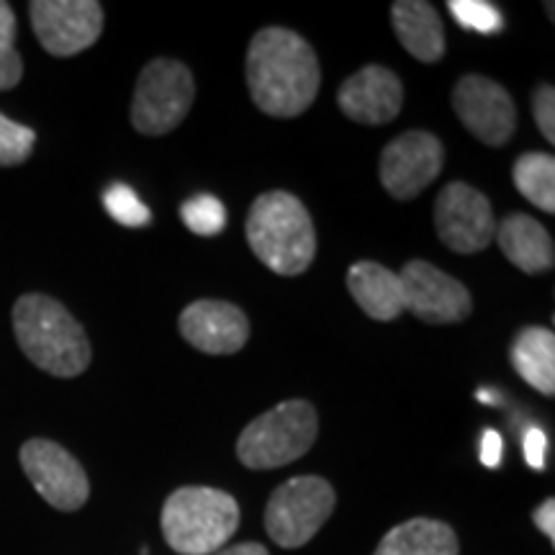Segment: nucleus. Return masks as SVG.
<instances>
[{"mask_svg": "<svg viewBox=\"0 0 555 555\" xmlns=\"http://www.w3.org/2000/svg\"><path fill=\"white\" fill-rule=\"evenodd\" d=\"M532 519H535L538 530L543 532V535L551 540V543H555V502H553V499H545V502L535 509Z\"/></svg>", "mask_w": 555, "mask_h": 555, "instance_id": "nucleus-31", "label": "nucleus"}, {"mask_svg": "<svg viewBox=\"0 0 555 555\" xmlns=\"http://www.w3.org/2000/svg\"><path fill=\"white\" fill-rule=\"evenodd\" d=\"M393 31L401 47L420 62H437L446 54L442 18L425 0H397L391 9Z\"/></svg>", "mask_w": 555, "mask_h": 555, "instance_id": "nucleus-18", "label": "nucleus"}, {"mask_svg": "<svg viewBox=\"0 0 555 555\" xmlns=\"http://www.w3.org/2000/svg\"><path fill=\"white\" fill-rule=\"evenodd\" d=\"M247 242L278 275H301L317 255V232L307 206L286 191L262 193L247 214Z\"/></svg>", "mask_w": 555, "mask_h": 555, "instance_id": "nucleus-3", "label": "nucleus"}, {"mask_svg": "<svg viewBox=\"0 0 555 555\" xmlns=\"http://www.w3.org/2000/svg\"><path fill=\"white\" fill-rule=\"evenodd\" d=\"M532 111H535L538 129L543 131L547 142L555 144V90L553 86H540L535 99H532Z\"/></svg>", "mask_w": 555, "mask_h": 555, "instance_id": "nucleus-26", "label": "nucleus"}, {"mask_svg": "<svg viewBox=\"0 0 555 555\" xmlns=\"http://www.w3.org/2000/svg\"><path fill=\"white\" fill-rule=\"evenodd\" d=\"M450 13L461 26L478 34H496L504 29V16L496 5L483 3V0H450Z\"/></svg>", "mask_w": 555, "mask_h": 555, "instance_id": "nucleus-24", "label": "nucleus"}, {"mask_svg": "<svg viewBox=\"0 0 555 555\" xmlns=\"http://www.w3.org/2000/svg\"><path fill=\"white\" fill-rule=\"evenodd\" d=\"M404 288V311L427 324H457L470 314V294L461 281L442 273L433 262L412 260L399 273Z\"/></svg>", "mask_w": 555, "mask_h": 555, "instance_id": "nucleus-13", "label": "nucleus"}, {"mask_svg": "<svg viewBox=\"0 0 555 555\" xmlns=\"http://www.w3.org/2000/svg\"><path fill=\"white\" fill-rule=\"evenodd\" d=\"M37 144V131L11 121L9 116L0 114V168H13V165L26 163Z\"/></svg>", "mask_w": 555, "mask_h": 555, "instance_id": "nucleus-23", "label": "nucleus"}, {"mask_svg": "<svg viewBox=\"0 0 555 555\" xmlns=\"http://www.w3.org/2000/svg\"><path fill=\"white\" fill-rule=\"evenodd\" d=\"M214 555H270V553L268 547H262L260 543H240L232 547H221V551Z\"/></svg>", "mask_w": 555, "mask_h": 555, "instance_id": "nucleus-32", "label": "nucleus"}, {"mask_svg": "<svg viewBox=\"0 0 555 555\" xmlns=\"http://www.w3.org/2000/svg\"><path fill=\"white\" fill-rule=\"evenodd\" d=\"M29 16L39 44L52 57L86 52L103 31V5L95 0H34Z\"/></svg>", "mask_w": 555, "mask_h": 555, "instance_id": "nucleus-9", "label": "nucleus"}, {"mask_svg": "<svg viewBox=\"0 0 555 555\" xmlns=\"http://www.w3.org/2000/svg\"><path fill=\"white\" fill-rule=\"evenodd\" d=\"M435 227L442 245L461 255L481 253L494 242L496 219L489 198L474 185L450 183L435 201Z\"/></svg>", "mask_w": 555, "mask_h": 555, "instance_id": "nucleus-8", "label": "nucleus"}, {"mask_svg": "<svg viewBox=\"0 0 555 555\" xmlns=\"http://www.w3.org/2000/svg\"><path fill=\"white\" fill-rule=\"evenodd\" d=\"M335 489L319 476H298L281 483L266 506V530L275 545H307L335 512Z\"/></svg>", "mask_w": 555, "mask_h": 555, "instance_id": "nucleus-7", "label": "nucleus"}, {"mask_svg": "<svg viewBox=\"0 0 555 555\" xmlns=\"http://www.w3.org/2000/svg\"><path fill=\"white\" fill-rule=\"evenodd\" d=\"M163 535L180 555H214L234 538L240 504L227 491L208 486H183L163 506Z\"/></svg>", "mask_w": 555, "mask_h": 555, "instance_id": "nucleus-4", "label": "nucleus"}, {"mask_svg": "<svg viewBox=\"0 0 555 555\" xmlns=\"http://www.w3.org/2000/svg\"><path fill=\"white\" fill-rule=\"evenodd\" d=\"M457 535L440 519H406L386 532L373 555H457Z\"/></svg>", "mask_w": 555, "mask_h": 555, "instance_id": "nucleus-19", "label": "nucleus"}, {"mask_svg": "<svg viewBox=\"0 0 555 555\" xmlns=\"http://www.w3.org/2000/svg\"><path fill=\"white\" fill-rule=\"evenodd\" d=\"M502 453H504L502 435H499L496 429H486L483 437H481V461H483V466L496 468L499 461H502Z\"/></svg>", "mask_w": 555, "mask_h": 555, "instance_id": "nucleus-29", "label": "nucleus"}, {"mask_svg": "<svg viewBox=\"0 0 555 555\" xmlns=\"http://www.w3.org/2000/svg\"><path fill=\"white\" fill-rule=\"evenodd\" d=\"M193 99H196V82L183 62L152 60L137 80L131 127L147 137L170 134L189 116Z\"/></svg>", "mask_w": 555, "mask_h": 555, "instance_id": "nucleus-6", "label": "nucleus"}, {"mask_svg": "<svg viewBox=\"0 0 555 555\" xmlns=\"http://www.w3.org/2000/svg\"><path fill=\"white\" fill-rule=\"evenodd\" d=\"M319 435L317 409L304 399H288L270 412L255 416L242 429L237 457L253 470H273L298 461L311 450Z\"/></svg>", "mask_w": 555, "mask_h": 555, "instance_id": "nucleus-5", "label": "nucleus"}, {"mask_svg": "<svg viewBox=\"0 0 555 555\" xmlns=\"http://www.w3.org/2000/svg\"><path fill=\"white\" fill-rule=\"evenodd\" d=\"M13 332L21 352L50 376L75 378L90 365L93 352L86 330L57 298L21 296L13 307Z\"/></svg>", "mask_w": 555, "mask_h": 555, "instance_id": "nucleus-2", "label": "nucleus"}, {"mask_svg": "<svg viewBox=\"0 0 555 555\" xmlns=\"http://www.w3.org/2000/svg\"><path fill=\"white\" fill-rule=\"evenodd\" d=\"M24 78V62L16 50H0V90L16 88Z\"/></svg>", "mask_w": 555, "mask_h": 555, "instance_id": "nucleus-28", "label": "nucleus"}, {"mask_svg": "<svg viewBox=\"0 0 555 555\" xmlns=\"http://www.w3.org/2000/svg\"><path fill=\"white\" fill-rule=\"evenodd\" d=\"M180 217H183L185 227L191 232L201 234V237H214L219 234L227 224V211L221 206L219 198L208 196V193H201V196H193L180 206Z\"/></svg>", "mask_w": 555, "mask_h": 555, "instance_id": "nucleus-22", "label": "nucleus"}, {"mask_svg": "<svg viewBox=\"0 0 555 555\" xmlns=\"http://www.w3.org/2000/svg\"><path fill=\"white\" fill-rule=\"evenodd\" d=\"M446 150L429 131L412 129L393 139L380 152V183L393 198H416L442 172Z\"/></svg>", "mask_w": 555, "mask_h": 555, "instance_id": "nucleus-11", "label": "nucleus"}, {"mask_svg": "<svg viewBox=\"0 0 555 555\" xmlns=\"http://www.w3.org/2000/svg\"><path fill=\"white\" fill-rule=\"evenodd\" d=\"M247 86L262 114L294 119L314 103L322 86L317 52L283 26L260 29L247 50Z\"/></svg>", "mask_w": 555, "mask_h": 555, "instance_id": "nucleus-1", "label": "nucleus"}, {"mask_svg": "<svg viewBox=\"0 0 555 555\" xmlns=\"http://www.w3.org/2000/svg\"><path fill=\"white\" fill-rule=\"evenodd\" d=\"M494 240L502 247L504 258L522 273H547L555 262L553 237L547 229L525 214H512L502 224H496Z\"/></svg>", "mask_w": 555, "mask_h": 555, "instance_id": "nucleus-16", "label": "nucleus"}, {"mask_svg": "<svg viewBox=\"0 0 555 555\" xmlns=\"http://www.w3.org/2000/svg\"><path fill=\"white\" fill-rule=\"evenodd\" d=\"M106 211L124 227H144L150 224V208L139 201V196L129 185L114 183L103 196Z\"/></svg>", "mask_w": 555, "mask_h": 555, "instance_id": "nucleus-25", "label": "nucleus"}, {"mask_svg": "<svg viewBox=\"0 0 555 555\" xmlns=\"http://www.w3.org/2000/svg\"><path fill=\"white\" fill-rule=\"evenodd\" d=\"M515 178L517 191L543 208L545 214L555 211V159L553 155H545V152H527L515 163Z\"/></svg>", "mask_w": 555, "mask_h": 555, "instance_id": "nucleus-21", "label": "nucleus"}, {"mask_svg": "<svg viewBox=\"0 0 555 555\" xmlns=\"http://www.w3.org/2000/svg\"><path fill=\"white\" fill-rule=\"evenodd\" d=\"M522 453L535 470L545 468V455H547V437L540 427H530L522 435Z\"/></svg>", "mask_w": 555, "mask_h": 555, "instance_id": "nucleus-27", "label": "nucleus"}, {"mask_svg": "<svg viewBox=\"0 0 555 555\" xmlns=\"http://www.w3.org/2000/svg\"><path fill=\"white\" fill-rule=\"evenodd\" d=\"M180 335L208 356H234L249 339L247 314L240 307L217 298L191 304L180 314Z\"/></svg>", "mask_w": 555, "mask_h": 555, "instance_id": "nucleus-15", "label": "nucleus"}, {"mask_svg": "<svg viewBox=\"0 0 555 555\" xmlns=\"http://www.w3.org/2000/svg\"><path fill=\"white\" fill-rule=\"evenodd\" d=\"M512 365L535 391L555 393V335L545 327H527L512 345Z\"/></svg>", "mask_w": 555, "mask_h": 555, "instance_id": "nucleus-20", "label": "nucleus"}, {"mask_svg": "<svg viewBox=\"0 0 555 555\" xmlns=\"http://www.w3.org/2000/svg\"><path fill=\"white\" fill-rule=\"evenodd\" d=\"M21 468L47 504L60 512H78L90 496V483L78 457L52 440H29L21 446Z\"/></svg>", "mask_w": 555, "mask_h": 555, "instance_id": "nucleus-10", "label": "nucleus"}, {"mask_svg": "<svg viewBox=\"0 0 555 555\" xmlns=\"http://www.w3.org/2000/svg\"><path fill=\"white\" fill-rule=\"evenodd\" d=\"M337 106L347 119L378 127L399 116L404 106V88L388 67L367 65L352 73L337 90Z\"/></svg>", "mask_w": 555, "mask_h": 555, "instance_id": "nucleus-14", "label": "nucleus"}, {"mask_svg": "<svg viewBox=\"0 0 555 555\" xmlns=\"http://www.w3.org/2000/svg\"><path fill=\"white\" fill-rule=\"evenodd\" d=\"M347 288L360 309L378 322H393L404 311V288L393 270L373 260H360L347 270Z\"/></svg>", "mask_w": 555, "mask_h": 555, "instance_id": "nucleus-17", "label": "nucleus"}, {"mask_svg": "<svg viewBox=\"0 0 555 555\" xmlns=\"http://www.w3.org/2000/svg\"><path fill=\"white\" fill-rule=\"evenodd\" d=\"M453 108L478 142L502 147L517 129V108L512 95L496 80L466 75L453 90Z\"/></svg>", "mask_w": 555, "mask_h": 555, "instance_id": "nucleus-12", "label": "nucleus"}, {"mask_svg": "<svg viewBox=\"0 0 555 555\" xmlns=\"http://www.w3.org/2000/svg\"><path fill=\"white\" fill-rule=\"evenodd\" d=\"M13 41H16V13L0 0V50H13Z\"/></svg>", "mask_w": 555, "mask_h": 555, "instance_id": "nucleus-30", "label": "nucleus"}]
</instances>
